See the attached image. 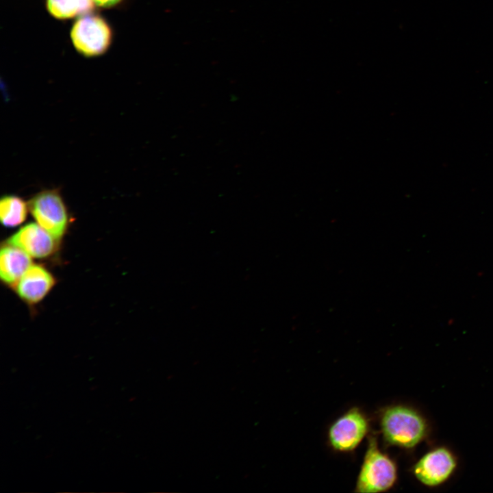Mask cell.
<instances>
[{
  "instance_id": "6da1fadb",
  "label": "cell",
  "mask_w": 493,
  "mask_h": 493,
  "mask_svg": "<svg viewBox=\"0 0 493 493\" xmlns=\"http://www.w3.org/2000/svg\"><path fill=\"white\" fill-rule=\"evenodd\" d=\"M381 429L385 439L394 445L412 448L425 437V420L414 410L404 406L387 409L381 418Z\"/></svg>"
},
{
  "instance_id": "7a4b0ae2",
  "label": "cell",
  "mask_w": 493,
  "mask_h": 493,
  "mask_svg": "<svg viewBox=\"0 0 493 493\" xmlns=\"http://www.w3.org/2000/svg\"><path fill=\"white\" fill-rule=\"evenodd\" d=\"M71 39L75 49L86 57L105 53L112 40V31L101 16L91 13L79 17L71 30Z\"/></svg>"
},
{
  "instance_id": "3957f363",
  "label": "cell",
  "mask_w": 493,
  "mask_h": 493,
  "mask_svg": "<svg viewBox=\"0 0 493 493\" xmlns=\"http://www.w3.org/2000/svg\"><path fill=\"white\" fill-rule=\"evenodd\" d=\"M396 479L394 462L378 448L370 438L356 485L357 492H379L391 488Z\"/></svg>"
},
{
  "instance_id": "277c9868",
  "label": "cell",
  "mask_w": 493,
  "mask_h": 493,
  "mask_svg": "<svg viewBox=\"0 0 493 493\" xmlns=\"http://www.w3.org/2000/svg\"><path fill=\"white\" fill-rule=\"evenodd\" d=\"M29 211L36 223L60 240L67 231L69 217L66 205L55 190L35 194L29 201Z\"/></svg>"
},
{
  "instance_id": "5b68a950",
  "label": "cell",
  "mask_w": 493,
  "mask_h": 493,
  "mask_svg": "<svg viewBox=\"0 0 493 493\" xmlns=\"http://www.w3.org/2000/svg\"><path fill=\"white\" fill-rule=\"evenodd\" d=\"M456 465L453 454L448 449L440 447L426 453L414 466V473L422 483L434 487L446 481Z\"/></svg>"
},
{
  "instance_id": "8992f818",
  "label": "cell",
  "mask_w": 493,
  "mask_h": 493,
  "mask_svg": "<svg viewBox=\"0 0 493 493\" xmlns=\"http://www.w3.org/2000/svg\"><path fill=\"white\" fill-rule=\"evenodd\" d=\"M58 241L38 223H30L14 233L7 243L23 250L31 257L45 259L55 253Z\"/></svg>"
},
{
  "instance_id": "52a82bcc",
  "label": "cell",
  "mask_w": 493,
  "mask_h": 493,
  "mask_svg": "<svg viewBox=\"0 0 493 493\" xmlns=\"http://www.w3.org/2000/svg\"><path fill=\"white\" fill-rule=\"evenodd\" d=\"M367 430L366 418L359 409L354 408L332 425L329 433V441L336 450L352 451L362 441Z\"/></svg>"
},
{
  "instance_id": "ba28073f",
  "label": "cell",
  "mask_w": 493,
  "mask_h": 493,
  "mask_svg": "<svg viewBox=\"0 0 493 493\" xmlns=\"http://www.w3.org/2000/svg\"><path fill=\"white\" fill-rule=\"evenodd\" d=\"M55 278L44 266L31 264L15 286L18 296L28 304L41 301L55 285Z\"/></svg>"
},
{
  "instance_id": "9c48e42d",
  "label": "cell",
  "mask_w": 493,
  "mask_h": 493,
  "mask_svg": "<svg viewBox=\"0 0 493 493\" xmlns=\"http://www.w3.org/2000/svg\"><path fill=\"white\" fill-rule=\"evenodd\" d=\"M31 257L23 250L10 244L3 246L0 255V277L6 285L15 286L31 266Z\"/></svg>"
},
{
  "instance_id": "30bf717a",
  "label": "cell",
  "mask_w": 493,
  "mask_h": 493,
  "mask_svg": "<svg viewBox=\"0 0 493 493\" xmlns=\"http://www.w3.org/2000/svg\"><path fill=\"white\" fill-rule=\"evenodd\" d=\"M94 5L92 0H46V8L49 13L60 20L90 14Z\"/></svg>"
},
{
  "instance_id": "8fae6325",
  "label": "cell",
  "mask_w": 493,
  "mask_h": 493,
  "mask_svg": "<svg viewBox=\"0 0 493 493\" xmlns=\"http://www.w3.org/2000/svg\"><path fill=\"white\" fill-rule=\"evenodd\" d=\"M27 203L22 198L15 195H5L0 201V219L3 225L14 227L22 224L26 219Z\"/></svg>"
},
{
  "instance_id": "7c38bea8",
  "label": "cell",
  "mask_w": 493,
  "mask_h": 493,
  "mask_svg": "<svg viewBox=\"0 0 493 493\" xmlns=\"http://www.w3.org/2000/svg\"><path fill=\"white\" fill-rule=\"evenodd\" d=\"M95 5L103 8H110L116 6L123 0H92Z\"/></svg>"
}]
</instances>
